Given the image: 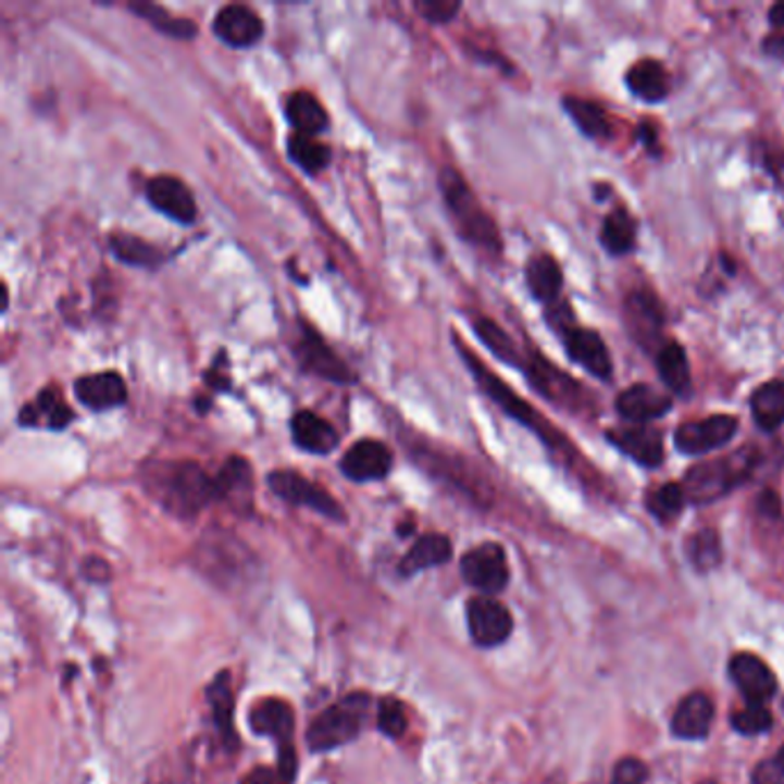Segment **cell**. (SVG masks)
<instances>
[{"mask_svg": "<svg viewBox=\"0 0 784 784\" xmlns=\"http://www.w3.org/2000/svg\"><path fill=\"white\" fill-rule=\"evenodd\" d=\"M148 490L169 513L196 518L216 501V481L194 460H173L150 468Z\"/></svg>", "mask_w": 784, "mask_h": 784, "instance_id": "1", "label": "cell"}, {"mask_svg": "<svg viewBox=\"0 0 784 784\" xmlns=\"http://www.w3.org/2000/svg\"><path fill=\"white\" fill-rule=\"evenodd\" d=\"M439 191L445 196L447 210L453 219V226L460 233L465 242L486 249V251H499L501 249V237L495 226L493 216L481 208L474 191L465 183L456 169H441L439 171Z\"/></svg>", "mask_w": 784, "mask_h": 784, "instance_id": "2", "label": "cell"}, {"mask_svg": "<svg viewBox=\"0 0 784 784\" xmlns=\"http://www.w3.org/2000/svg\"><path fill=\"white\" fill-rule=\"evenodd\" d=\"M371 715V697L352 693L338 699L323 713H318L307 730V746L311 752H329L344 748L364 732Z\"/></svg>", "mask_w": 784, "mask_h": 784, "instance_id": "3", "label": "cell"}, {"mask_svg": "<svg viewBox=\"0 0 784 784\" xmlns=\"http://www.w3.org/2000/svg\"><path fill=\"white\" fill-rule=\"evenodd\" d=\"M759 462L752 449H741L727 458H715L690 468L683 478V493L693 505H711L748 481Z\"/></svg>", "mask_w": 784, "mask_h": 784, "instance_id": "4", "label": "cell"}, {"mask_svg": "<svg viewBox=\"0 0 784 784\" xmlns=\"http://www.w3.org/2000/svg\"><path fill=\"white\" fill-rule=\"evenodd\" d=\"M458 354L462 357V361H465V364H468L470 373L474 375L478 389L484 391V394L493 400L495 406H499L511 419L520 421L522 426H527L530 431H534L536 435H540L543 441H546V445H550V447L555 445V439H559V435L548 426V421L543 419V416L527 403V400H522V398L507 385L505 379L497 377L493 371H488L484 361L476 359L462 344H458Z\"/></svg>", "mask_w": 784, "mask_h": 784, "instance_id": "5", "label": "cell"}, {"mask_svg": "<svg viewBox=\"0 0 784 784\" xmlns=\"http://www.w3.org/2000/svg\"><path fill=\"white\" fill-rule=\"evenodd\" d=\"M267 486L276 497L288 501V505H293V507L313 509L315 513L325 515L329 520H336V522L346 520L344 507H340L325 488H320L318 484H313V481H309L307 476H301L299 472H293V470L270 472Z\"/></svg>", "mask_w": 784, "mask_h": 784, "instance_id": "6", "label": "cell"}, {"mask_svg": "<svg viewBox=\"0 0 784 784\" xmlns=\"http://www.w3.org/2000/svg\"><path fill=\"white\" fill-rule=\"evenodd\" d=\"M460 573L470 587L484 596H495L509 585L507 552L499 543H481L460 559Z\"/></svg>", "mask_w": 784, "mask_h": 784, "instance_id": "7", "label": "cell"}, {"mask_svg": "<svg viewBox=\"0 0 784 784\" xmlns=\"http://www.w3.org/2000/svg\"><path fill=\"white\" fill-rule=\"evenodd\" d=\"M295 357L299 361V366L307 373H313L315 377L336 382V385H350V382L357 379L346 361L340 359L325 344V338L307 323H301V334L295 346Z\"/></svg>", "mask_w": 784, "mask_h": 784, "instance_id": "8", "label": "cell"}, {"mask_svg": "<svg viewBox=\"0 0 784 784\" xmlns=\"http://www.w3.org/2000/svg\"><path fill=\"white\" fill-rule=\"evenodd\" d=\"M468 629L474 645L493 649L505 645L513 631V617L493 596H474L468 602Z\"/></svg>", "mask_w": 784, "mask_h": 784, "instance_id": "9", "label": "cell"}, {"mask_svg": "<svg viewBox=\"0 0 784 784\" xmlns=\"http://www.w3.org/2000/svg\"><path fill=\"white\" fill-rule=\"evenodd\" d=\"M738 431V419L732 414H713L709 419L686 421L674 433V445L686 456H701L725 447Z\"/></svg>", "mask_w": 784, "mask_h": 784, "instance_id": "10", "label": "cell"}, {"mask_svg": "<svg viewBox=\"0 0 784 784\" xmlns=\"http://www.w3.org/2000/svg\"><path fill=\"white\" fill-rule=\"evenodd\" d=\"M394 468V453L385 441L364 437L340 458V472L354 484H369V481H382L389 476Z\"/></svg>", "mask_w": 784, "mask_h": 784, "instance_id": "11", "label": "cell"}, {"mask_svg": "<svg viewBox=\"0 0 784 784\" xmlns=\"http://www.w3.org/2000/svg\"><path fill=\"white\" fill-rule=\"evenodd\" d=\"M146 196L150 206L166 214L169 219L177 221V224H194L198 216L196 198L191 189L187 187L185 179L175 175H154L146 183Z\"/></svg>", "mask_w": 784, "mask_h": 784, "instance_id": "12", "label": "cell"}, {"mask_svg": "<svg viewBox=\"0 0 784 784\" xmlns=\"http://www.w3.org/2000/svg\"><path fill=\"white\" fill-rule=\"evenodd\" d=\"M212 30L224 45L233 49H249L260 42V37L265 33V24L260 14H256L249 5L233 3L216 12Z\"/></svg>", "mask_w": 784, "mask_h": 784, "instance_id": "13", "label": "cell"}, {"mask_svg": "<svg viewBox=\"0 0 784 784\" xmlns=\"http://www.w3.org/2000/svg\"><path fill=\"white\" fill-rule=\"evenodd\" d=\"M74 394L78 403L92 412H107L123 408L127 403V385L120 373L102 371L78 377L74 382Z\"/></svg>", "mask_w": 784, "mask_h": 784, "instance_id": "14", "label": "cell"}, {"mask_svg": "<svg viewBox=\"0 0 784 784\" xmlns=\"http://www.w3.org/2000/svg\"><path fill=\"white\" fill-rule=\"evenodd\" d=\"M730 676L750 704H763L777 690L775 674L755 654H736L730 660Z\"/></svg>", "mask_w": 784, "mask_h": 784, "instance_id": "15", "label": "cell"}, {"mask_svg": "<svg viewBox=\"0 0 784 784\" xmlns=\"http://www.w3.org/2000/svg\"><path fill=\"white\" fill-rule=\"evenodd\" d=\"M522 371H525L527 379L532 382V387L543 396L552 400L557 406H577L580 403V385L573 382L567 373L557 371L548 359H543L538 354H532L530 361L522 364Z\"/></svg>", "mask_w": 784, "mask_h": 784, "instance_id": "16", "label": "cell"}, {"mask_svg": "<svg viewBox=\"0 0 784 784\" xmlns=\"http://www.w3.org/2000/svg\"><path fill=\"white\" fill-rule=\"evenodd\" d=\"M561 340H564L567 352L575 364L585 366L592 375L600 379L612 377V357L608 352L606 340H602L594 329L571 327L561 334Z\"/></svg>", "mask_w": 784, "mask_h": 784, "instance_id": "17", "label": "cell"}, {"mask_svg": "<svg viewBox=\"0 0 784 784\" xmlns=\"http://www.w3.org/2000/svg\"><path fill=\"white\" fill-rule=\"evenodd\" d=\"M74 412L65 403L63 394L49 387L39 391V396L22 408L16 414V424L24 428H49V431H63L72 424Z\"/></svg>", "mask_w": 784, "mask_h": 784, "instance_id": "18", "label": "cell"}, {"mask_svg": "<svg viewBox=\"0 0 784 784\" xmlns=\"http://www.w3.org/2000/svg\"><path fill=\"white\" fill-rule=\"evenodd\" d=\"M670 410L672 398L651 385H633L617 396V412L633 424L665 416Z\"/></svg>", "mask_w": 784, "mask_h": 784, "instance_id": "19", "label": "cell"}, {"mask_svg": "<svg viewBox=\"0 0 784 784\" xmlns=\"http://www.w3.org/2000/svg\"><path fill=\"white\" fill-rule=\"evenodd\" d=\"M290 433H293V441L301 451L315 456L332 453L340 441L336 428L329 424V421L311 410H299L290 419Z\"/></svg>", "mask_w": 784, "mask_h": 784, "instance_id": "20", "label": "cell"}, {"mask_svg": "<svg viewBox=\"0 0 784 784\" xmlns=\"http://www.w3.org/2000/svg\"><path fill=\"white\" fill-rule=\"evenodd\" d=\"M249 725L253 734L276 738L278 746H286L295 732V713L288 701L267 697L253 704V709L249 713Z\"/></svg>", "mask_w": 784, "mask_h": 784, "instance_id": "21", "label": "cell"}, {"mask_svg": "<svg viewBox=\"0 0 784 784\" xmlns=\"http://www.w3.org/2000/svg\"><path fill=\"white\" fill-rule=\"evenodd\" d=\"M626 320L633 338L639 346L651 348L658 344L662 332V309L656 295L647 290H635L626 299Z\"/></svg>", "mask_w": 784, "mask_h": 784, "instance_id": "22", "label": "cell"}, {"mask_svg": "<svg viewBox=\"0 0 784 784\" xmlns=\"http://www.w3.org/2000/svg\"><path fill=\"white\" fill-rule=\"evenodd\" d=\"M608 437L623 453L631 456L635 462H639V465L645 468H658L662 462V456H665V449H662V435L645 424H635L631 428L608 433Z\"/></svg>", "mask_w": 784, "mask_h": 784, "instance_id": "23", "label": "cell"}, {"mask_svg": "<svg viewBox=\"0 0 784 784\" xmlns=\"http://www.w3.org/2000/svg\"><path fill=\"white\" fill-rule=\"evenodd\" d=\"M711 722H713V701L709 699V695L693 693L688 697H683L676 707L672 718V732L679 738L695 741L709 734Z\"/></svg>", "mask_w": 784, "mask_h": 784, "instance_id": "24", "label": "cell"}, {"mask_svg": "<svg viewBox=\"0 0 784 784\" xmlns=\"http://www.w3.org/2000/svg\"><path fill=\"white\" fill-rule=\"evenodd\" d=\"M453 555V546L449 536L445 534H424L414 540V546L408 550V555L400 559V575L412 577L421 571H428L435 567L447 564Z\"/></svg>", "mask_w": 784, "mask_h": 784, "instance_id": "25", "label": "cell"}, {"mask_svg": "<svg viewBox=\"0 0 784 784\" xmlns=\"http://www.w3.org/2000/svg\"><path fill=\"white\" fill-rule=\"evenodd\" d=\"M216 499L233 501L235 507H251L253 472L245 458H231L214 476Z\"/></svg>", "mask_w": 784, "mask_h": 784, "instance_id": "26", "label": "cell"}, {"mask_svg": "<svg viewBox=\"0 0 784 784\" xmlns=\"http://www.w3.org/2000/svg\"><path fill=\"white\" fill-rule=\"evenodd\" d=\"M208 701L212 707V718L214 725L221 734V741L226 743V748H237V734L233 727V713H235V695H233V686H231V674L224 670L219 672L216 679L208 686Z\"/></svg>", "mask_w": 784, "mask_h": 784, "instance_id": "27", "label": "cell"}, {"mask_svg": "<svg viewBox=\"0 0 784 784\" xmlns=\"http://www.w3.org/2000/svg\"><path fill=\"white\" fill-rule=\"evenodd\" d=\"M286 115L297 134L315 136L323 134L329 127V115L320 99L309 90H297L288 97Z\"/></svg>", "mask_w": 784, "mask_h": 784, "instance_id": "28", "label": "cell"}, {"mask_svg": "<svg viewBox=\"0 0 784 784\" xmlns=\"http://www.w3.org/2000/svg\"><path fill=\"white\" fill-rule=\"evenodd\" d=\"M527 288L534 299L543 301V304H555L559 299L561 286H564V276H561V267L552 256H534L525 267Z\"/></svg>", "mask_w": 784, "mask_h": 784, "instance_id": "29", "label": "cell"}, {"mask_svg": "<svg viewBox=\"0 0 784 784\" xmlns=\"http://www.w3.org/2000/svg\"><path fill=\"white\" fill-rule=\"evenodd\" d=\"M656 364L660 379L665 382L668 389L681 398H688L693 394V377H690V364L686 350H683L676 340L662 346L656 354Z\"/></svg>", "mask_w": 784, "mask_h": 784, "instance_id": "30", "label": "cell"}, {"mask_svg": "<svg viewBox=\"0 0 784 784\" xmlns=\"http://www.w3.org/2000/svg\"><path fill=\"white\" fill-rule=\"evenodd\" d=\"M626 84L631 92L645 99V102H660V99H665L670 92V78L665 67L651 58L639 60V63L629 70Z\"/></svg>", "mask_w": 784, "mask_h": 784, "instance_id": "31", "label": "cell"}, {"mask_svg": "<svg viewBox=\"0 0 784 784\" xmlns=\"http://www.w3.org/2000/svg\"><path fill=\"white\" fill-rule=\"evenodd\" d=\"M134 14H138L144 22H148L157 33H162L173 39H194L198 35V26L187 16H177L166 8L150 3V0H138V3L127 5Z\"/></svg>", "mask_w": 784, "mask_h": 784, "instance_id": "32", "label": "cell"}, {"mask_svg": "<svg viewBox=\"0 0 784 784\" xmlns=\"http://www.w3.org/2000/svg\"><path fill=\"white\" fill-rule=\"evenodd\" d=\"M750 408L761 431H777L784 424V379H771L757 387L750 398Z\"/></svg>", "mask_w": 784, "mask_h": 784, "instance_id": "33", "label": "cell"}, {"mask_svg": "<svg viewBox=\"0 0 784 784\" xmlns=\"http://www.w3.org/2000/svg\"><path fill=\"white\" fill-rule=\"evenodd\" d=\"M109 249L113 251V256L120 260V263L132 265V267L157 270L164 263V253L136 235H123V233L111 235Z\"/></svg>", "mask_w": 784, "mask_h": 784, "instance_id": "34", "label": "cell"}, {"mask_svg": "<svg viewBox=\"0 0 784 784\" xmlns=\"http://www.w3.org/2000/svg\"><path fill=\"white\" fill-rule=\"evenodd\" d=\"M637 226L626 208H614L600 228V242L612 256H626L635 247Z\"/></svg>", "mask_w": 784, "mask_h": 784, "instance_id": "35", "label": "cell"}, {"mask_svg": "<svg viewBox=\"0 0 784 784\" xmlns=\"http://www.w3.org/2000/svg\"><path fill=\"white\" fill-rule=\"evenodd\" d=\"M288 157L304 173L318 175L329 166L332 152L325 144H320V140H315L313 136L295 132L288 138Z\"/></svg>", "mask_w": 784, "mask_h": 784, "instance_id": "36", "label": "cell"}, {"mask_svg": "<svg viewBox=\"0 0 784 784\" xmlns=\"http://www.w3.org/2000/svg\"><path fill=\"white\" fill-rule=\"evenodd\" d=\"M564 109L571 115L573 123L577 125V129L589 136V138H608L610 136V120L598 104L589 102V99H580V97H564Z\"/></svg>", "mask_w": 784, "mask_h": 784, "instance_id": "37", "label": "cell"}, {"mask_svg": "<svg viewBox=\"0 0 784 784\" xmlns=\"http://www.w3.org/2000/svg\"><path fill=\"white\" fill-rule=\"evenodd\" d=\"M472 325H474L476 336L481 338V344H484L499 361H505V364H509V366L522 369L525 361H522L520 350L513 344V338L505 329H501L497 323H493L490 318H474Z\"/></svg>", "mask_w": 784, "mask_h": 784, "instance_id": "38", "label": "cell"}, {"mask_svg": "<svg viewBox=\"0 0 784 784\" xmlns=\"http://www.w3.org/2000/svg\"><path fill=\"white\" fill-rule=\"evenodd\" d=\"M688 557L699 571H711L720 564L722 548L715 530H701L688 538Z\"/></svg>", "mask_w": 784, "mask_h": 784, "instance_id": "39", "label": "cell"}, {"mask_svg": "<svg viewBox=\"0 0 784 784\" xmlns=\"http://www.w3.org/2000/svg\"><path fill=\"white\" fill-rule=\"evenodd\" d=\"M686 493H683V486L679 484H665L656 490H649L647 495V509L662 522H668L672 518H676L681 513V509L686 507Z\"/></svg>", "mask_w": 784, "mask_h": 784, "instance_id": "40", "label": "cell"}, {"mask_svg": "<svg viewBox=\"0 0 784 784\" xmlns=\"http://www.w3.org/2000/svg\"><path fill=\"white\" fill-rule=\"evenodd\" d=\"M377 730L389 738H400L408 730V713L406 707L396 697H382L377 704Z\"/></svg>", "mask_w": 784, "mask_h": 784, "instance_id": "41", "label": "cell"}, {"mask_svg": "<svg viewBox=\"0 0 784 784\" xmlns=\"http://www.w3.org/2000/svg\"><path fill=\"white\" fill-rule=\"evenodd\" d=\"M732 725L738 734L757 736V734H763L773 727V715L767 707H763V704L748 701V707H743L732 713Z\"/></svg>", "mask_w": 784, "mask_h": 784, "instance_id": "42", "label": "cell"}, {"mask_svg": "<svg viewBox=\"0 0 784 784\" xmlns=\"http://www.w3.org/2000/svg\"><path fill=\"white\" fill-rule=\"evenodd\" d=\"M414 8L421 12V16H424L426 22L447 24L460 12L462 5L458 0H424V3H416Z\"/></svg>", "mask_w": 784, "mask_h": 784, "instance_id": "43", "label": "cell"}, {"mask_svg": "<svg viewBox=\"0 0 784 784\" xmlns=\"http://www.w3.org/2000/svg\"><path fill=\"white\" fill-rule=\"evenodd\" d=\"M752 784H784V748L757 763V769L752 771Z\"/></svg>", "mask_w": 784, "mask_h": 784, "instance_id": "44", "label": "cell"}, {"mask_svg": "<svg viewBox=\"0 0 784 784\" xmlns=\"http://www.w3.org/2000/svg\"><path fill=\"white\" fill-rule=\"evenodd\" d=\"M647 775L649 773H647L645 763H642L639 759L626 757V759H621L614 767L612 784H645Z\"/></svg>", "mask_w": 784, "mask_h": 784, "instance_id": "45", "label": "cell"}, {"mask_svg": "<svg viewBox=\"0 0 784 784\" xmlns=\"http://www.w3.org/2000/svg\"><path fill=\"white\" fill-rule=\"evenodd\" d=\"M226 352L224 350H221L219 354H216V359H214V364H212V369L206 373V382H208V387H212L214 391H228V387H231V377H228V361H226Z\"/></svg>", "mask_w": 784, "mask_h": 784, "instance_id": "46", "label": "cell"}, {"mask_svg": "<svg viewBox=\"0 0 784 784\" xmlns=\"http://www.w3.org/2000/svg\"><path fill=\"white\" fill-rule=\"evenodd\" d=\"M242 784H293V782H288L284 775H281L278 769L256 767L253 771H249V773L242 777Z\"/></svg>", "mask_w": 784, "mask_h": 784, "instance_id": "47", "label": "cell"}, {"mask_svg": "<svg viewBox=\"0 0 784 784\" xmlns=\"http://www.w3.org/2000/svg\"><path fill=\"white\" fill-rule=\"evenodd\" d=\"M759 501H761V509L767 511V513H771V515H777V513H780V499L775 497V493L767 490V493L761 495Z\"/></svg>", "mask_w": 784, "mask_h": 784, "instance_id": "48", "label": "cell"}, {"mask_svg": "<svg viewBox=\"0 0 784 784\" xmlns=\"http://www.w3.org/2000/svg\"><path fill=\"white\" fill-rule=\"evenodd\" d=\"M763 49H767L771 55H782L784 53V37L771 35L767 42H763Z\"/></svg>", "mask_w": 784, "mask_h": 784, "instance_id": "49", "label": "cell"}, {"mask_svg": "<svg viewBox=\"0 0 784 784\" xmlns=\"http://www.w3.org/2000/svg\"><path fill=\"white\" fill-rule=\"evenodd\" d=\"M769 18L773 26H784V3H775L769 12Z\"/></svg>", "mask_w": 784, "mask_h": 784, "instance_id": "50", "label": "cell"}, {"mask_svg": "<svg viewBox=\"0 0 784 784\" xmlns=\"http://www.w3.org/2000/svg\"><path fill=\"white\" fill-rule=\"evenodd\" d=\"M639 138L642 140H645V144L654 150V146H656V129L654 127H649V125H642V132H639Z\"/></svg>", "mask_w": 784, "mask_h": 784, "instance_id": "51", "label": "cell"}, {"mask_svg": "<svg viewBox=\"0 0 784 784\" xmlns=\"http://www.w3.org/2000/svg\"><path fill=\"white\" fill-rule=\"evenodd\" d=\"M701 784H715V782H713V780H707V782H701Z\"/></svg>", "mask_w": 784, "mask_h": 784, "instance_id": "52", "label": "cell"}]
</instances>
